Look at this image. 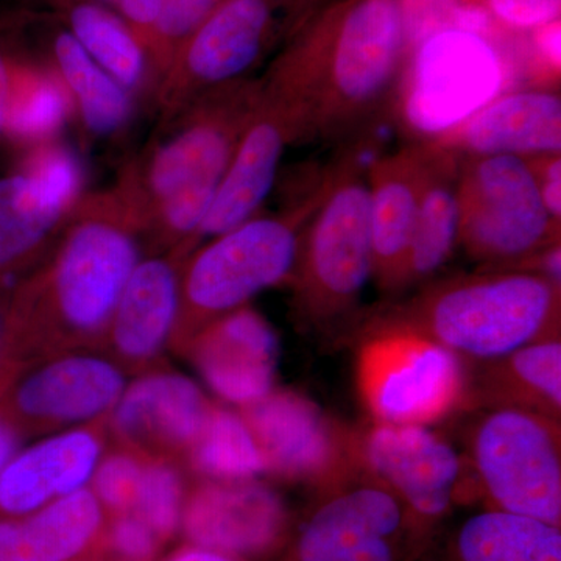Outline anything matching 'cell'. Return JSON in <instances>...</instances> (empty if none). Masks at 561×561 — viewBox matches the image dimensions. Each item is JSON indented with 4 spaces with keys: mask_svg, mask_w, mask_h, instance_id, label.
<instances>
[{
    "mask_svg": "<svg viewBox=\"0 0 561 561\" xmlns=\"http://www.w3.org/2000/svg\"><path fill=\"white\" fill-rule=\"evenodd\" d=\"M142 220L119 184L83 195L54 250L0 317V360L102 348L111 317L142 260Z\"/></svg>",
    "mask_w": 561,
    "mask_h": 561,
    "instance_id": "1",
    "label": "cell"
},
{
    "mask_svg": "<svg viewBox=\"0 0 561 561\" xmlns=\"http://www.w3.org/2000/svg\"><path fill=\"white\" fill-rule=\"evenodd\" d=\"M411 43L408 0H334L290 36L262 87L301 114L306 139L345 138L398 90Z\"/></svg>",
    "mask_w": 561,
    "mask_h": 561,
    "instance_id": "2",
    "label": "cell"
},
{
    "mask_svg": "<svg viewBox=\"0 0 561 561\" xmlns=\"http://www.w3.org/2000/svg\"><path fill=\"white\" fill-rule=\"evenodd\" d=\"M262 81L243 79L206 92L164 122L165 133L119 184L135 203L146 238L190 256L243 131L256 113Z\"/></svg>",
    "mask_w": 561,
    "mask_h": 561,
    "instance_id": "3",
    "label": "cell"
},
{
    "mask_svg": "<svg viewBox=\"0 0 561 561\" xmlns=\"http://www.w3.org/2000/svg\"><path fill=\"white\" fill-rule=\"evenodd\" d=\"M368 328L419 334L463 360L483 362L560 339L561 284L524 271H489L427 284L376 313Z\"/></svg>",
    "mask_w": 561,
    "mask_h": 561,
    "instance_id": "4",
    "label": "cell"
},
{
    "mask_svg": "<svg viewBox=\"0 0 561 561\" xmlns=\"http://www.w3.org/2000/svg\"><path fill=\"white\" fill-rule=\"evenodd\" d=\"M319 186L275 216H254L192 251L181 265L180 317L171 345L179 351L225 313L249 305L261 291L289 283L302 231L319 205Z\"/></svg>",
    "mask_w": 561,
    "mask_h": 561,
    "instance_id": "5",
    "label": "cell"
},
{
    "mask_svg": "<svg viewBox=\"0 0 561 561\" xmlns=\"http://www.w3.org/2000/svg\"><path fill=\"white\" fill-rule=\"evenodd\" d=\"M373 278L370 191L357 158L324 175L319 205L302 231L289 283L295 309L309 327L331 330L356 311Z\"/></svg>",
    "mask_w": 561,
    "mask_h": 561,
    "instance_id": "6",
    "label": "cell"
},
{
    "mask_svg": "<svg viewBox=\"0 0 561 561\" xmlns=\"http://www.w3.org/2000/svg\"><path fill=\"white\" fill-rule=\"evenodd\" d=\"M511 65L481 28L432 24L413 35L400 84V114L416 142L459 127L502 94Z\"/></svg>",
    "mask_w": 561,
    "mask_h": 561,
    "instance_id": "7",
    "label": "cell"
},
{
    "mask_svg": "<svg viewBox=\"0 0 561 561\" xmlns=\"http://www.w3.org/2000/svg\"><path fill=\"white\" fill-rule=\"evenodd\" d=\"M465 468L486 508L561 527L560 421L522 409H478Z\"/></svg>",
    "mask_w": 561,
    "mask_h": 561,
    "instance_id": "8",
    "label": "cell"
},
{
    "mask_svg": "<svg viewBox=\"0 0 561 561\" xmlns=\"http://www.w3.org/2000/svg\"><path fill=\"white\" fill-rule=\"evenodd\" d=\"M467 364L413 332L368 328L356 354L357 393L375 423L431 427L467 411Z\"/></svg>",
    "mask_w": 561,
    "mask_h": 561,
    "instance_id": "9",
    "label": "cell"
},
{
    "mask_svg": "<svg viewBox=\"0 0 561 561\" xmlns=\"http://www.w3.org/2000/svg\"><path fill=\"white\" fill-rule=\"evenodd\" d=\"M459 245L489 271H511L560 242L527 158L463 157Z\"/></svg>",
    "mask_w": 561,
    "mask_h": 561,
    "instance_id": "10",
    "label": "cell"
},
{
    "mask_svg": "<svg viewBox=\"0 0 561 561\" xmlns=\"http://www.w3.org/2000/svg\"><path fill=\"white\" fill-rule=\"evenodd\" d=\"M127 371L101 348L0 360V415L22 438L108 416Z\"/></svg>",
    "mask_w": 561,
    "mask_h": 561,
    "instance_id": "11",
    "label": "cell"
},
{
    "mask_svg": "<svg viewBox=\"0 0 561 561\" xmlns=\"http://www.w3.org/2000/svg\"><path fill=\"white\" fill-rule=\"evenodd\" d=\"M426 548L404 504L360 468L316 494L286 561H416Z\"/></svg>",
    "mask_w": 561,
    "mask_h": 561,
    "instance_id": "12",
    "label": "cell"
},
{
    "mask_svg": "<svg viewBox=\"0 0 561 561\" xmlns=\"http://www.w3.org/2000/svg\"><path fill=\"white\" fill-rule=\"evenodd\" d=\"M290 0H221L154 83L162 124L206 92L247 79L280 32L289 36Z\"/></svg>",
    "mask_w": 561,
    "mask_h": 561,
    "instance_id": "13",
    "label": "cell"
},
{
    "mask_svg": "<svg viewBox=\"0 0 561 561\" xmlns=\"http://www.w3.org/2000/svg\"><path fill=\"white\" fill-rule=\"evenodd\" d=\"M239 411L272 478L320 494L362 468L354 427L339 423L305 394L273 389Z\"/></svg>",
    "mask_w": 561,
    "mask_h": 561,
    "instance_id": "14",
    "label": "cell"
},
{
    "mask_svg": "<svg viewBox=\"0 0 561 561\" xmlns=\"http://www.w3.org/2000/svg\"><path fill=\"white\" fill-rule=\"evenodd\" d=\"M354 432L362 468L404 504L430 545L463 494L467 471L460 454L427 426L371 421Z\"/></svg>",
    "mask_w": 561,
    "mask_h": 561,
    "instance_id": "15",
    "label": "cell"
},
{
    "mask_svg": "<svg viewBox=\"0 0 561 561\" xmlns=\"http://www.w3.org/2000/svg\"><path fill=\"white\" fill-rule=\"evenodd\" d=\"M180 530L190 545L253 561L289 548L291 518L278 491L257 479L201 481L187 493Z\"/></svg>",
    "mask_w": 561,
    "mask_h": 561,
    "instance_id": "16",
    "label": "cell"
},
{
    "mask_svg": "<svg viewBox=\"0 0 561 561\" xmlns=\"http://www.w3.org/2000/svg\"><path fill=\"white\" fill-rule=\"evenodd\" d=\"M213 408L214 401L187 376L150 368L122 391L106 427L114 445L184 463Z\"/></svg>",
    "mask_w": 561,
    "mask_h": 561,
    "instance_id": "17",
    "label": "cell"
},
{
    "mask_svg": "<svg viewBox=\"0 0 561 561\" xmlns=\"http://www.w3.org/2000/svg\"><path fill=\"white\" fill-rule=\"evenodd\" d=\"M305 139L300 114L262 88L260 106L243 131L213 205L192 239L190 254L209 239L257 216L275 186L287 147Z\"/></svg>",
    "mask_w": 561,
    "mask_h": 561,
    "instance_id": "18",
    "label": "cell"
},
{
    "mask_svg": "<svg viewBox=\"0 0 561 561\" xmlns=\"http://www.w3.org/2000/svg\"><path fill=\"white\" fill-rule=\"evenodd\" d=\"M181 353L220 400L238 408L275 389L279 339L267 319L242 306L203 327Z\"/></svg>",
    "mask_w": 561,
    "mask_h": 561,
    "instance_id": "19",
    "label": "cell"
},
{
    "mask_svg": "<svg viewBox=\"0 0 561 561\" xmlns=\"http://www.w3.org/2000/svg\"><path fill=\"white\" fill-rule=\"evenodd\" d=\"M105 419L55 432L20 449L0 470V518H21L88 489L108 449Z\"/></svg>",
    "mask_w": 561,
    "mask_h": 561,
    "instance_id": "20",
    "label": "cell"
},
{
    "mask_svg": "<svg viewBox=\"0 0 561 561\" xmlns=\"http://www.w3.org/2000/svg\"><path fill=\"white\" fill-rule=\"evenodd\" d=\"M181 265L175 253H164L133 268L101 348L125 371L150 370L171 345L180 317Z\"/></svg>",
    "mask_w": 561,
    "mask_h": 561,
    "instance_id": "21",
    "label": "cell"
},
{
    "mask_svg": "<svg viewBox=\"0 0 561 561\" xmlns=\"http://www.w3.org/2000/svg\"><path fill=\"white\" fill-rule=\"evenodd\" d=\"M430 154V142H416L373 161L367 169L373 279L383 294L401 291Z\"/></svg>",
    "mask_w": 561,
    "mask_h": 561,
    "instance_id": "22",
    "label": "cell"
},
{
    "mask_svg": "<svg viewBox=\"0 0 561 561\" xmlns=\"http://www.w3.org/2000/svg\"><path fill=\"white\" fill-rule=\"evenodd\" d=\"M435 142L463 157L534 158L560 153V94L546 88L502 92Z\"/></svg>",
    "mask_w": 561,
    "mask_h": 561,
    "instance_id": "23",
    "label": "cell"
},
{
    "mask_svg": "<svg viewBox=\"0 0 561 561\" xmlns=\"http://www.w3.org/2000/svg\"><path fill=\"white\" fill-rule=\"evenodd\" d=\"M108 515L91 489L21 518H0V561H77L95 552Z\"/></svg>",
    "mask_w": 561,
    "mask_h": 561,
    "instance_id": "24",
    "label": "cell"
},
{
    "mask_svg": "<svg viewBox=\"0 0 561 561\" xmlns=\"http://www.w3.org/2000/svg\"><path fill=\"white\" fill-rule=\"evenodd\" d=\"M478 409H522L561 421V339L476 362L465 412Z\"/></svg>",
    "mask_w": 561,
    "mask_h": 561,
    "instance_id": "25",
    "label": "cell"
},
{
    "mask_svg": "<svg viewBox=\"0 0 561 561\" xmlns=\"http://www.w3.org/2000/svg\"><path fill=\"white\" fill-rule=\"evenodd\" d=\"M79 203L21 169L0 176V284L43 256Z\"/></svg>",
    "mask_w": 561,
    "mask_h": 561,
    "instance_id": "26",
    "label": "cell"
},
{
    "mask_svg": "<svg viewBox=\"0 0 561 561\" xmlns=\"http://www.w3.org/2000/svg\"><path fill=\"white\" fill-rule=\"evenodd\" d=\"M416 561H561V527L486 508L435 535Z\"/></svg>",
    "mask_w": 561,
    "mask_h": 561,
    "instance_id": "27",
    "label": "cell"
},
{
    "mask_svg": "<svg viewBox=\"0 0 561 561\" xmlns=\"http://www.w3.org/2000/svg\"><path fill=\"white\" fill-rule=\"evenodd\" d=\"M430 144V164L402 275L401 291L427 283L459 245V175L463 154L435 140Z\"/></svg>",
    "mask_w": 561,
    "mask_h": 561,
    "instance_id": "28",
    "label": "cell"
},
{
    "mask_svg": "<svg viewBox=\"0 0 561 561\" xmlns=\"http://www.w3.org/2000/svg\"><path fill=\"white\" fill-rule=\"evenodd\" d=\"M72 113L69 92L55 68L10 58L3 138L32 149L57 139Z\"/></svg>",
    "mask_w": 561,
    "mask_h": 561,
    "instance_id": "29",
    "label": "cell"
},
{
    "mask_svg": "<svg viewBox=\"0 0 561 561\" xmlns=\"http://www.w3.org/2000/svg\"><path fill=\"white\" fill-rule=\"evenodd\" d=\"M54 55L55 70L88 133L98 138L117 135L130 121L131 92L92 60L68 31L55 38Z\"/></svg>",
    "mask_w": 561,
    "mask_h": 561,
    "instance_id": "30",
    "label": "cell"
},
{
    "mask_svg": "<svg viewBox=\"0 0 561 561\" xmlns=\"http://www.w3.org/2000/svg\"><path fill=\"white\" fill-rule=\"evenodd\" d=\"M69 33L83 50L128 92L149 79L150 58L131 28L113 11L76 0L68 10Z\"/></svg>",
    "mask_w": 561,
    "mask_h": 561,
    "instance_id": "31",
    "label": "cell"
},
{
    "mask_svg": "<svg viewBox=\"0 0 561 561\" xmlns=\"http://www.w3.org/2000/svg\"><path fill=\"white\" fill-rule=\"evenodd\" d=\"M184 463L201 481H250L267 474L264 454L241 411L217 402Z\"/></svg>",
    "mask_w": 561,
    "mask_h": 561,
    "instance_id": "32",
    "label": "cell"
},
{
    "mask_svg": "<svg viewBox=\"0 0 561 561\" xmlns=\"http://www.w3.org/2000/svg\"><path fill=\"white\" fill-rule=\"evenodd\" d=\"M180 465L172 459L147 457L131 512L154 531L162 545L179 534L191 489Z\"/></svg>",
    "mask_w": 561,
    "mask_h": 561,
    "instance_id": "33",
    "label": "cell"
},
{
    "mask_svg": "<svg viewBox=\"0 0 561 561\" xmlns=\"http://www.w3.org/2000/svg\"><path fill=\"white\" fill-rule=\"evenodd\" d=\"M146 459L142 454L121 445H114L103 454L91 479V491L106 515L133 512Z\"/></svg>",
    "mask_w": 561,
    "mask_h": 561,
    "instance_id": "34",
    "label": "cell"
},
{
    "mask_svg": "<svg viewBox=\"0 0 561 561\" xmlns=\"http://www.w3.org/2000/svg\"><path fill=\"white\" fill-rule=\"evenodd\" d=\"M220 2L221 0H162L160 18L149 46L154 83L169 68L180 47Z\"/></svg>",
    "mask_w": 561,
    "mask_h": 561,
    "instance_id": "35",
    "label": "cell"
},
{
    "mask_svg": "<svg viewBox=\"0 0 561 561\" xmlns=\"http://www.w3.org/2000/svg\"><path fill=\"white\" fill-rule=\"evenodd\" d=\"M162 542L135 513L108 516L95 552L111 561H154Z\"/></svg>",
    "mask_w": 561,
    "mask_h": 561,
    "instance_id": "36",
    "label": "cell"
},
{
    "mask_svg": "<svg viewBox=\"0 0 561 561\" xmlns=\"http://www.w3.org/2000/svg\"><path fill=\"white\" fill-rule=\"evenodd\" d=\"M512 31L530 32L560 21L561 0H451Z\"/></svg>",
    "mask_w": 561,
    "mask_h": 561,
    "instance_id": "37",
    "label": "cell"
},
{
    "mask_svg": "<svg viewBox=\"0 0 561 561\" xmlns=\"http://www.w3.org/2000/svg\"><path fill=\"white\" fill-rule=\"evenodd\" d=\"M538 190H540L546 209L552 219H561V158L557 154H541V157L527 158Z\"/></svg>",
    "mask_w": 561,
    "mask_h": 561,
    "instance_id": "38",
    "label": "cell"
},
{
    "mask_svg": "<svg viewBox=\"0 0 561 561\" xmlns=\"http://www.w3.org/2000/svg\"><path fill=\"white\" fill-rule=\"evenodd\" d=\"M334 0H290L289 5V38L305 24L312 14L327 7Z\"/></svg>",
    "mask_w": 561,
    "mask_h": 561,
    "instance_id": "39",
    "label": "cell"
},
{
    "mask_svg": "<svg viewBox=\"0 0 561 561\" xmlns=\"http://www.w3.org/2000/svg\"><path fill=\"white\" fill-rule=\"evenodd\" d=\"M164 561H245L228 556V553L213 551V549L202 548V546L190 545L171 553Z\"/></svg>",
    "mask_w": 561,
    "mask_h": 561,
    "instance_id": "40",
    "label": "cell"
},
{
    "mask_svg": "<svg viewBox=\"0 0 561 561\" xmlns=\"http://www.w3.org/2000/svg\"><path fill=\"white\" fill-rule=\"evenodd\" d=\"M22 440L24 438L21 437L20 432L0 415V470L9 463L14 454L20 451Z\"/></svg>",
    "mask_w": 561,
    "mask_h": 561,
    "instance_id": "41",
    "label": "cell"
},
{
    "mask_svg": "<svg viewBox=\"0 0 561 561\" xmlns=\"http://www.w3.org/2000/svg\"><path fill=\"white\" fill-rule=\"evenodd\" d=\"M10 83V58L0 50V140L3 139V128H5V108L7 98H9Z\"/></svg>",
    "mask_w": 561,
    "mask_h": 561,
    "instance_id": "42",
    "label": "cell"
},
{
    "mask_svg": "<svg viewBox=\"0 0 561 561\" xmlns=\"http://www.w3.org/2000/svg\"><path fill=\"white\" fill-rule=\"evenodd\" d=\"M84 2L95 3V5L105 7V9L113 11L114 9H116V5L117 3H119V0H84Z\"/></svg>",
    "mask_w": 561,
    "mask_h": 561,
    "instance_id": "43",
    "label": "cell"
},
{
    "mask_svg": "<svg viewBox=\"0 0 561 561\" xmlns=\"http://www.w3.org/2000/svg\"><path fill=\"white\" fill-rule=\"evenodd\" d=\"M77 561H81V560H77Z\"/></svg>",
    "mask_w": 561,
    "mask_h": 561,
    "instance_id": "44",
    "label": "cell"
}]
</instances>
